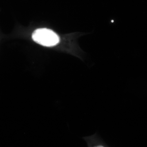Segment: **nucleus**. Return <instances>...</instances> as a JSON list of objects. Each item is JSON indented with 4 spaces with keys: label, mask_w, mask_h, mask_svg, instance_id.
Returning a JSON list of instances; mask_svg holds the SVG:
<instances>
[{
    "label": "nucleus",
    "mask_w": 147,
    "mask_h": 147,
    "mask_svg": "<svg viewBox=\"0 0 147 147\" xmlns=\"http://www.w3.org/2000/svg\"><path fill=\"white\" fill-rule=\"evenodd\" d=\"M32 38L35 42L46 47L55 46L60 42L59 37L56 33L45 28L35 30L33 33Z\"/></svg>",
    "instance_id": "obj_1"
},
{
    "label": "nucleus",
    "mask_w": 147,
    "mask_h": 147,
    "mask_svg": "<svg viewBox=\"0 0 147 147\" xmlns=\"http://www.w3.org/2000/svg\"><path fill=\"white\" fill-rule=\"evenodd\" d=\"M84 140L86 142L88 146L89 147H109L100 138L97 133L89 136L83 137Z\"/></svg>",
    "instance_id": "obj_2"
}]
</instances>
